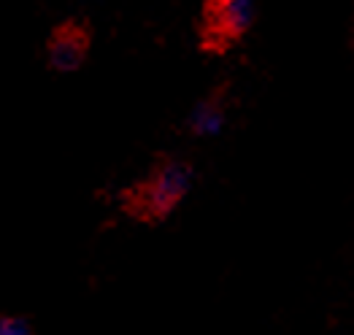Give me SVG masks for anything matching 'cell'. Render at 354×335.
I'll return each mask as SVG.
<instances>
[{"label": "cell", "mask_w": 354, "mask_h": 335, "mask_svg": "<svg viewBox=\"0 0 354 335\" xmlns=\"http://www.w3.org/2000/svg\"><path fill=\"white\" fill-rule=\"evenodd\" d=\"M189 184H192V171L181 162H168L149 179L144 189V206L151 213H168L187 195Z\"/></svg>", "instance_id": "obj_1"}, {"label": "cell", "mask_w": 354, "mask_h": 335, "mask_svg": "<svg viewBox=\"0 0 354 335\" xmlns=\"http://www.w3.org/2000/svg\"><path fill=\"white\" fill-rule=\"evenodd\" d=\"M211 32L222 38H236L254 19V0H211L208 6Z\"/></svg>", "instance_id": "obj_2"}, {"label": "cell", "mask_w": 354, "mask_h": 335, "mask_svg": "<svg viewBox=\"0 0 354 335\" xmlns=\"http://www.w3.org/2000/svg\"><path fill=\"white\" fill-rule=\"evenodd\" d=\"M87 55V32L82 28H59L49 44V60L57 70H73L84 62Z\"/></svg>", "instance_id": "obj_3"}, {"label": "cell", "mask_w": 354, "mask_h": 335, "mask_svg": "<svg viewBox=\"0 0 354 335\" xmlns=\"http://www.w3.org/2000/svg\"><path fill=\"white\" fill-rule=\"evenodd\" d=\"M225 124V114L216 103H198L189 114V127L198 133V135H216Z\"/></svg>", "instance_id": "obj_4"}, {"label": "cell", "mask_w": 354, "mask_h": 335, "mask_svg": "<svg viewBox=\"0 0 354 335\" xmlns=\"http://www.w3.org/2000/svg\"><path fill=\"white\" fill-rule=\"evenodd\" d=\"M0 335H30V325L19 316H0Z\"/></svg>", "instance_id": "obj_5"}]
</instances>
